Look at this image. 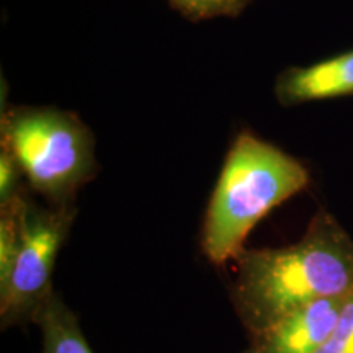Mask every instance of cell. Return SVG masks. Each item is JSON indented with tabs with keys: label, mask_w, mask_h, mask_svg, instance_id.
Returning <instances> with one entry per match:
<instances>
[{
	"label": "cell",
	"mask_w": 353,
	"mask_h": 353,
	"mask_svg": "<svg viewBox=\"0 0 353 353\" xmlns=\"http://www.w3.org/2000/svg\"><path fill=\"white\" fill-rule=\"evenodd\" d=\"M353 291V244L321 214L303 241L242 255L237 294L260 332L294 309Z\"/></svg>",
	"instance_id": "cell-1"
},
{
	"label": "cell",
	"mask_w": 353,
	"mask_h": 353,
	"mask_svg": "<svg viewBox=\"0 0 353 353\" xmlns=\"http://www.w3.org/2000/svg\"><path fill=\"white\" fill-rule=\"evenodd\" d=\"M307 183L301 162L252 132H241L229 149L206 211L203 250L208 259L224 263L236 257L255 224Z\"/></svg>",
	"instance_id": "cell-2"
},
{
	"label": "cell",
	"mask_w": 353,
	"mask_h": 353,
	"mask_svg": "<svg viewBox=\"0 0 353 353\" xmlns=\"http://www.w3.org/2000/svg\"><path fill=\"white\" fill-rule=\"evenodd\" d=\"M2 149L37 192L64 201L97 169L94 136L77 114L54 107H13L2 114Z\"/></svg>",
	"instance_id": "cell-3"
},
{
	"label": "cell",
	"mask_w": 353,
	"mask_h": 353,
	"mask_svg": "<svg viewBox=\"0 0 353 353\" xmlns=\"http://www.w3.org/2000/svg\"><path fill=\"white\" fill-rule=\"evenodd\" d=\"M70 223L68 211H43L20 201V244L15 262L0 283L2 316L23 314L46 299L56 255Z\"/></svg>",
	"instance_id": "cell-4"
},
{
	"label": "cell",
	"mask_w": 353,
	"mask_h": 353,
	"mask_svg": "<svg viewBox=\"0 0 353 353\" xmlns=\"http://www.w3.org/2000/svg\"><path fill=\"white\" fill-rule=\"evenodd\" d=\"M350 293L309 303L280 317L262 330L257 353H317L332 334Z\"/></svg>",
	"instance_id": "cell-5"
},
{
	"label": "cell",
	"mask_w": 353,
	"mask_h": 353,
	"mask_svg": "<svg viewBox=\"0 0 353 353\" xmlns=\"http://www.w3.org/2000/svg\"><path fill=\"white\" fill-rule=\"evenodd\" d=\"M275 95L285 107L353 95V50L283 70L276 79Z\"/></svg>",
	"instance_id": "cell-6"
},
{
	"label": "cell",
	"mask_w": 353,
	"mask_h": 353,
	"mask_svg": "<svg viewBox=\"0 0 353 353\" xmlns=\"http://www.w3.org/2000/svg\"><path fill=\"white\" fill-rule=\"evenodd\" d=\"M43 353H94L79 329L76 317L59 299L46 298L38 307Z\"/></svg>",
	"instance_id": "cell-7"
},
{
	"label": "cell",
	"mask_w": 353,
	"mask_h": 353,
	"mask_svg": "<svg viewBox=\"0 0 353 353\" xmlns=\"http://www.w3.org/2000/svg\"><path fill=\"white\" fill-rule=\"evenodd\" d=\"M169 2L188 19L208 20L216 17L239 15L250 0H169Z\"/></svg>",
	"instance_id": "cell-8"
},
{
	"label": "cell",
	"mask_w": 353,
	"mask_h": 353,
	"mask_svg": "<svg viewBox=\"0 0 353 353\" xmlns=\"http://www.w3.org/2000/svg\"><path fill=\"white\" fill-rule=\"evenodd\" d=\"M317 353H353V291L342 309L332 334Z\"/></svg>",
	"instance_id": "cell-9"
},
{
	"label": "cell",
	"mask_w": 353,
	"mask_h": 353,
	"mask_svg": "<svg viewBox=\"0 0 353 353\" xmlns=\"http://www.w3.org/2000/svg\"><path fill=\"white\" fill-rule=\"evenodd\" d=\"M20 174L23 172L15 162V159L7 151H2V156H0V201H2V206L8 205L19 196L17 188H19Z\"/></svg>",
	"instance_id": "cell-10"
}]
</instances>
